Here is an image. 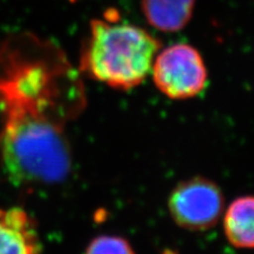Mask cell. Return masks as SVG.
<instances>
[{"label":"cell","mask_w":254,"mask_h":254,"mask_svg":"<svg viewBox=\"0 0 254 254\" xmlns=\"http://www.w3.org/2000/svg\"><path fill=\"white\" fill-rule=\"evenodd\" d=\"M85 104L79 91H20L0 87V158L16 187H48L65 180L72 156L65 126Z\"/></svg>","instance_id":"1"},{"label":"cell","mask_w":254,"mask_h":254,"mask_svg":"<svg viewBox=\"0 0 254 254\" xmlns=\"http://www.w3.org/2000/svg\"><path fill=\"white\" fill-rule=\"evenodd\" d=\"M160 47V42L146 30L119 22L109 11L105 19L91 20L79 70L111 88L129 90L152 72Z\"/></svg>","instance_id":"2"},{"label":"cell","mask_w":254,"mask_h":254,"mask_svg":"<svg viewBox=\"0 0 254 254\" xmlns=\"http://www.w3.org/2000/svg\"><path fill=\"white\" fill-rule=\"evenodd\" d=\"M152 73L157 88L172 100L195 98L208 83L200 53L187 44L173 45L158 52Z\"/></svg>","instance_id":"3"},{"label":"cell","mask_w":254,"mask_h":254,"mask_svg":"<svg viewBox=\"0 0 254 254\" xmlns=\"http://www.w3.org/2000/svg\"><path fill=\"white\" fill-rule=\"evenodd\" d=\"M168 205L170 215L178 227L201 232L217 225L224 213L225 197L213 180L193 177L173 189Z\"/></svg>","instance_id":"4"},{"label":"cell","mask_w":254,"mask_h":254,"mask_svg":"<svg viewBox=\"0 0 254 254\" xmlns=\"http://www.w3.org/2000/svg\"><path fill=\"white\" fill-rule=\"evenodd\" d=\"M0 254H42L35 221L20 208H0Z\"/></svg>","instance_id":"5"},{"label":"cell","mask_w":254,"mask_h":254,"mask_svg":"<svg viewBox=\"0 0 254 254\" xmlns=\"http://www.w3.org/2000/svg\"><path fill=\"white\" fill-rule=\"evenodd\" d=\"M224 231L234 247L254 249V196H241L230 203L224 215Z\"/></svg>","instance_id":"6"},{"label":"cell","mask_w":254,"mask_h":254,"mask_svg":"<svg viewBox=\"0 0 254 254\" xmlns=\"http://www.w3.org/2000/svg\"><path fill=\"white\" fill-rule=\"evenodd\" d=\"M195 0H142L147 22L163 32L184 29L192 18Z\"/></svg>","instance_id":"7"},{"label":"cell","mask_w":254,"mask_h":254,"mask_svg":"<svg viewBox=\"0 0 254 254\" xmlns=\"http://www.w3.org/2000/svg\"><path fill=\"white\" fill-rule=\"evenodd\" d=\"M85 254H136L125 238L115 235L95 237L87 247Z\"/></svg>","instance_id":"8"},{"label":"cell","mask_w":254,"mask_h":254,"mask_svg":"<svg viewBox=\"0 0 254 254\" xmlns=\"http://www.w3.org/2000/svg\"><path fill=\"white\" fill-rule=\"evenodd\" d=\"M71 2H74V1H77V0H70Z\"/></svg>","instance_id":"9"}]
</instances>
